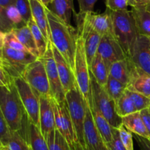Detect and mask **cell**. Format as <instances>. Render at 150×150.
Here are the masks:
<instances>
[{"label":"cell","instance_id":"b9f144b4","mask_svg":"<svg viewBox=\"0 0 150 150\" xmlns=\"http://www.w3.org/2000/svg\"><path fill=\"white\" fill-rule=\"evenodd\" d=\"M105 5L107 9L111 11L127 10V0H105Z\"/></svg>","mask_w":150,"mask_h":150},{"label":"cell","instance_id":"4fadbf2b","mask_svg":"<svg viewBox=\"0 0 150 150\" xmlns=\"http://www.w3.org/2000/svg\"><path fill=\"white\" fill-rule=\"evenodd\" d=\"M83 137L85 146L89 150H108L106 144L94 121L92 110L87 104L83 123Z\"/></svg>","mask_w":150,"mask_h":150},{"label":"cell","instance_id":"91938a15","mask_svg":"<svg viewBox=\"0 0 150 150\" xmlns=\"http://www.w3.org/2000/svg\"><path fill=\"white\" fill-rule=\"evenodd\" d=\"M0 30H1V31H2V30H1V26H0Z\"/></svg>","mask_w":150,"mask_h":150},{"label":"cell","instance_id":"6da1fadb","mask_svg":"<svg viewBox=\"0 0 150 150\" xmlns=\"http://www.w3.org/2000/svg\"><path fill=\"white\" fill-rule=\"evenodd\" d=\"M51 30V41L68 63L74 73L75 56L77 46V29L67 24L47 9Z\"/></svg>","mask_w":150,"mask_h":150},{"label":"cell","instance_id":"7a4b0ae2","mask_svg":"<svg viewBox=\"0 0 150 150\" xmlns=\"http://www.w3.org/2000/svg\"><path fill=\"white\" fill-rule=\"evenodd\" d=\"M0 108L11 132L20 131L28 118L15 83L0 87Z\"/></svg>","mask_w":150,"mask_h":150},{"label":"cell","instance_id":"4dcf8cb0","mask_svg":"<svg viewBox=\"0 0 150 150\" xmlns=\"http://www.w3.org/2000/svg\"><path fill=\"white\" fill-rule=\"evenodd\" d=\"M116 111L121 118L137 112L133 101L128 94L125 91L124 94L115 101Z\"/></svg>","mask_w":150,"mask_h":150},{"label":"cell","instance_id":"d6a6232c","mask_svg":"<svg viewBox=\"0 0 150 150\" xmlns=\"http://www.w3.org/2000/svg\"><path fill=\"white\" fill-rule=\"evenodd\" d=\"M3 147L5 150H32L29 143L18 131L11 132L10 141Z\"/></svg>","mask_w":150,"mask_h":150},{"label":"cell","instance_id":"cb8c5ba5","mask_svg":"<svg viewBox=\"0 0 150 150\" xmlns=\"http://www.w3.org/2000/svg\"><path fill=\"white\" fill-rule=\"evenodd\" d=\"M122 122L123 126L132 133L150 140V135L144 124L139 111L122 117Z\"/></svg>","mask_w":150,"mask_h":150},{"label":"cell","instance_id":"ffe728a7","mask_svg":"<svg viewBox=\"0 0 150 150\" xmlns=\"http://www.w3.org/2000/svg\"><path fill=\"white\" fill-rule=\"evenodd\" d=\"M32 10V19L40 29L44 36L48 41H51V30L46 13V7L38 0H29Z\"/></svg>","mask_w":150,"mask_h":150},{"label":"cell","instance_id":"681fc988","mask_svg":"<svg viewBox=\"0 0 150 150\" xmlns=\"http://www.w3.org/2000/svg\"><path fill=\"white\" fill-rule=\"evenodd\" d=\"M4 36L5 33L0 30V49H3L4 46Z\"/></svg>","mask_w":150,"mask_h":150},{"label":"cell","instance_id":"bcb514c9","mask_svg":"<svg viewBox=\"0 0 150 150\" xmlns=\"http://www.w3.org/2000/svg\"><path fill=\"white\" fill-rule=\"evenodd\" d=\"M140 114L144 124L145 126H146V129H147L150 135V107L141 110Z\"/></svg>","mask_w":150,"mask_h":150},{"label":"cell","instance_id":"9c48e42d","mask_svg":"<svg viewBox=\"0 0 150 150\" xmlns=\"http://www.w3.org/2000/svg\"><path fill=\"white\" fill-rule=\"evenodd\" d=\"M40 59L43 63L45 71H46L50 85V96L51 98L58 102L64 101L65 92L63 89L57 65H56L55 59H54V53H53L52 47H51V41H48L46 51L44 55Z\"/></svg>","mask_w":150,"mask_h":150},{"label":"cell","instance_id":"11a10c76","mask_svg":"<svg viewBox=\"0 0 150 150\" xmlns=\"http://www.w3.org/2000/svg\"><path fill=\"white\" fill-rule=\"evenodd\" d=\"M146 8H147V10H149V13H150V4H148V5H146Z\"/></svg>","mask_w":150,"mask_h":150},{"label":"cell","instance_id":"277c9868","mask_svg":"<svg viewBox=\"0 0 150 150\" xmlns=\"http://www.w3.org/2000/svg\"><path fill=\"white\" fill-rule=\"evenodd\" d=\"M77 46L75 56L74 75L76 77V85L81 93L86 104L90 109L93 105L92 87H91L89 67L86 59L83 40L81 34L77 32Z\"/></svg>","mask_w":150,"mask_h":150},{"label":"cell","instance_id":"7dc6e473","mask_svg":"<svg viewBox=\"0 0 150 150\" xmlns=\"http://www.w3.org/2000/svg\"><path fill=\"white\" fill-rule=\"evenodd\" d=\"M15 3H16V0H0V4L4 8L12 4H15Z\"/></svg>","mask_w":150,"mask_h":150},{"label":"cell","instance_id":"d4e9b609","mask_svg":"<svg viewBox=\"0 0 150 150\" xmlns=\"http://www.w3.org/2000/svg\"><path fill=\"white\" fill-rule=\"evenodd\" d=\"M91 110H92L95 125H96L100 134L102 136L104 142L105 143V144H108V143L112 141V126L110 125L108 120L105 119V116L103 115L100 110L94 102L92 108Z\"/></svg>","mask_w":150,"mask_h":150},{"label":"cell","instance_id":"3957f363","mask_svg":"<svg viewBox=\"0 0 150 150\" xmlns=\"http://www.w3.org/2000/svg\"><path fill=\"white\" fill-rule=\"evenodd\" d=\"M111 17L114 35L122 47L127 57H130L139 35L131 11L127 10L111 11Z\"/></svg>","mask_w":150,"mask_h":150},{"label":"cell","instance_id":"f546056e","mask_svg":"<svg viewBox=\"0 0 150 150\" xmlns=\"http://www.w3.org/2000/svg\"><path fill=\"white\" fill-rule=\"evenodd\" d=\"M27 25L29 29H30L35 43H36L37 47H38V51H39L40 54V58L44 55V54L46 51L47 48H48V41L44 36L43 33L40 30V29L38 27V26L35 23L33 19H32L28 22Z\"/></svg>","mask_w":150,"mask_h":150},{"label":"cell","instance_id":"680465c9","mask_svg":"<svg viewBox=\"0 0 150 150\" xmlns=\"http://www.w3.org/2000/svg\"><path fill=\"white\" fill-rule=\"evenodd\" d=\"M1 146H0V150H1Z\"/></svg>","mask_w":150,"mask_h":150},{"label":"cell","instance_id":"ba28073f","mask_svg":"<svg viewBox=\"0 0 150 150\" xmlns=\"http://www.w3.org/2000/svg\"><path fill=\"white\" fill-rule=\"evenodd\" d=\"M14 83L29 121L40 127L39 95L21 76L15 78Z\"/></svg>","mask_w":150,"mask_h":150},{"label":"cell","instance_id":"836d02e7","mask_svg":"<svg viewBox=\"0 0 150 150\" xmlns=\"http://www.w3.org/2000/svg\"><path fill=\"white\" fill-rule=\"evenodd\" d=\"M125 92L127 93L130 97V99L133 101L136 110L140 112L141 110L146 108L150 107V98L140 93L135 92V91H130L128 89L125 90Z\"/></svg>","mask_w":150,"mask_h":150},{"label":"cell","instance_id":"2e32d148","mask_svg":"<svg viewBox=\"0 0 150 150\" xmlns=\"http://www.w3.org/2000/svg\"><path fill=\"white\" fill-rule=\"evenodd\" d=\"M40 129L44 138L56 129L52 98L49 95H40Z\"/></svg>","mask_w":150,"mask_h":150},{"label":"cell","instance_id":"ab89813d","mask_svg":"<svg viewBox=\"0 0 150 150\" xmlns=\"http://www.w3.org/2000/svg\"><path fill=\"white\" fill-rule=\"evenodd\" d=\"M112 141L106 144L108 150H126L120 138V132L117 128L112 127Z\"/></svg>","mask_w":150,"mask_h":150},{"label":"cell","instance_id":"4316f807","mask_svg":"<svg viewBox=\"0 0 150 150\" xmlns=\"http://www.w3.org/2000/svg\"><path fill=\"white\" fill-rule=\"evenodd\" d=\"M28 143L32 150H49L48 144L39 126L29 121L28 129Z\"/></svg>","mask_w":150,"mask_h":150},{"label":"cell","instance_id":"f6af8a7d","mask_svg":"<svg viewBox=\"0 0 150 150\" xmlns=\"http://www.w3.org/2000/svg\"><path fill=\"white\" fill-rule=\"evenodd\" d=\"M134 138L141 150H150V140L134 134Z\"/></svg>","mask_w":150,"mask_h":150},{"label":"cell","instance_id":"f5cc1de1","mask_svg":"<svg viewBox=\"0 0 150 150\" xmlns=\"http://www.w3.org/2000/svg\"><path fill=\"white\" fill-rule=\"evenodd\" d=\"M127 3H128V5L131 6V7H134L136 6V0H127Z\"/></svg>","mask_w":150,"mask_h":150},{"label":"cell","instance_id":"816d5d0a","mask_svg":"<svg viewBox=\"0 0 150 150\" xmlns=\"http://www.w3.org/2000/svg\"><path fill=\"white\" fill-rule=\"evenodd\" d=\"M38 1H39L40 3H42L45 7H47L48 5H49L50 3L51 2L52 0H38Z\"/></svg>","mask_w":150,"mask_h":150},{"label":"cell","instance_id":"d590c367","mask_svg":"<svg viewBox=\"0 0 150 150\" xmlns=\"http://www.w3.org/2000/svg\"><path fill=\"white\" fill-rule=\"evenodd\" d=\"M11 132L2 111L0 108V143L2 146L7 145L8 141H10Z\"/></svg>","mask_w":150,"mask_h":150},{"label":"cell","instance_id":"c3c4849f","mask_svg":"<svg viewBox=\"0 0 150 150\" xmlns=\"http://www.w3.org/2000/svg\"><path fill=\"white\" fill-rule=\"evenodd\" d=\"M72 148H73V150H89L86 146H82L79 142L76 143Z\"/></svg>","mask_w":150,"mask_h":150},{"label":"cell","instance_id":"7bdbcfd3","mask_svg":"<svg viewBox=\"0 0 150 150\" xmlns=\"http://www.w3.org/2000/svg\"><path fill=\"white\" fill-rule=\"evenodd\" d=\"M77 1L79 3V13H86L93 11L98 0H77Z\"/></svg>","mask_w":150,"mask_h":150},{"label":"cell","instance_id":"db71d44e","mask_svg":"<svg viewBox=\"0 0 150 150\" xmlns=\"http://www.w3.org/2000/svg\"><path fill=\"white\" fill-rule=\"evenodd\" d=\"M2 57H3L2 49H0V59H2Z\"/></svg>","mask_w":150,"mask_h":150},{"label":"cell","instance_id":"94428289","mask_svg":"<svg viewBox=\"0 0 150 150\" xmlns=\"http://www.w3.org/2000/svg\"><path fill=\"white\" fill-rule=\"evenodd\" d=\"M0 146H1V143H0Z\"/></svg>","mask_w":150,"mask_h":150},{"label":"cell","instance_id":"1f68e13d","mask_svg":"<svg viewBox=\"0 0 150 150\" xmlns=\"http://www.w3.org/2000/svg\"><path fill=\"white\" fill-rule=\"evenodd\" d=\"M104 88L108 95L116 101L124 94L125 90L127 89V85L109 75Z\"/></svg>","mask_w":150,"mask_h":150},{"label":"cell","instance_id":"8d00e7d4","mask_svg":"<svg viewBox=\"0 0 150 150\" xmlns=\"http://www.w3.org/2000/svg\"><path fill=\"white\" fill-rule=\"evenodd\" d=\"M15 5L21 15L25 23L27 24L32 19L29 0H16Z\"/></svg>","mask_w":150,"mask_h":150},{"label":"cell","instance_id":"f35d334b","mask_svg":"<svg viewBox=\"0 0 150 150\" xmlns=\"http://www.w3.org/2000/svg\"><path fill=\"white\" fill-rule=\"evenodd\" d=\"M120 132V138L122 142L123 145L125 147L126 150H134L133 148V134L131 132L127 130L123 124L119 128H117Z\"/></svg>","mask_w":150,"mask_h":150},{"label":"cell","instance_id":"60d3db41","mask_svg":"<svg viewBox=\"0 0 150 150\" xmlns=\"http://www.w3.org/2000/svg\"><path fill=\"white\" fill-rule=\"evenodd\" d=\"M0 26L2 32H4V33L10 32L14 29L13 24L7 18L5 8L3 7L1 4H0Z\"/></svg>","mask_w":150,"mask_h":150},{"label":"cell","instance_id":"ac0fdd59","mask_svg":"<svg viewBox=\"0 0 150 150\" xmlns=\"http://www.w3.org/2000/svg\"><path fill=\"white\" fill-rule=\"evenodd\" d=\"M81 14L83 15L88 23L101 36L105 35H114L111 11L110 10L107 9L106 11L103 13H97L92 11Z\"/></svg>","mask_w":150,"mask_h":150},{"label":"cell","instance_id":"52a82bcc","mask_svg":"<svg viewBox=\"0 0 150 150\" xmlns=\"http://www.w3.org/2000/svg\"><path fill=\"white\" fill-rule=\"evenodd\" d=\"M2 66L13 78L23 76L26 66L38 57L29 51L16 50L4 46L2 49Z\"/></svg>","mask_w":150,"mask_h":150},{"label":"cell","instance_id":"603a6c76","mask_svg":"<svg viewBox=\"0 0 150 150\" xmlns=\"http://www.w3.org/2000/svg\"><path fill=\"white\" fill-rule=\"evenodd\" d=\"M47 9L66 24H71V15L75 12L73 0H52Z\"/></svg>","mask_w":150,"mask_h":150},{"label":"cell","instance_id":"7402d4cb","mask_svg":"<svg viewBox=\"0 0 150 150\" xmlns=\"http://www.w3.org/2000/svg\"><path fill=\"white\" fill-rule=\"evenodd\" d=\"M111 63L105 61L103 57L97 53L92 64L89 66V71L93 75L94 78L100 86L105 88L107 80L110 75Z\"/></svg>","mask_w":150,"mask_h":150},{"label":"cell","instance_id":"7c38bea8","mask_svg":"<svg viewBox=\"0 0 150 150\" xmlns=\"http://www.w3.org/2000/svg\"><path fill=\"white\" fill-rule=\"evenodd\" d=\"M75 15L77 23V32L83 38L86 59L89 67L96 55L102 36L88 23L83 15L79 13H75Z\"/></svg>","mask_w":150,"mask_h":150},{"label":"cell","instance_id":"30bf717a","mask_svg":"<svg viewBox=\"0 0 150 150\" xmlns=\"http://www.w3.org/2000/svg\"><path fill=\"white\" fill-rule=\"evenodd\" d=\"M53 107L55 117L56 129L65 138L71 147L79 142L75 132L73 121L70 117L68 106L66 99L58 102L52 98Z\"/></svg>","mask_w":150,"mask_h":150},{"label":"cell","instance_id":"83f0119b","mask_svg":"<svg viewBox=\"0 0 150 150\" xmlns=\"http://www.w3.org/2000/svg\"><path fill=\"white\" fill-rule=\"evenodd\" d=\"M110 76L127 86L130 79V68L127 57L111 63L110 66Z\"/></svg>","mask_w":150,"mask_h":150},{"label":"cell","instance_id":"74e56055","mask_svg":"<svg viewBox=\"0 0 150 150\" xmlns=\"http://www.w3.org/2000/svg\"><path fill=\"white\" fill-rule=\"evenodd\" d=\"M4 46L16 50L23 51H29V50L21 43L13 31L6 32L4 36Z\"/></svg>","mask_w":150,"mask_h":150},{"label":"cell","instance_id":"8992f818","mask_svg":"<svg viewBox=\"0 0 150 150\" xmlns=\"http://www.w3.org/2000/svg\"><path fill=\"white\" fill-rule=\"evenodd\" d=\"M65 99L67 101L78 141L82 146H85L83 123L86 116V101L78 86L66 93Z\"/></svg>","mask_w":150,"mask_h":150},{"label":"cell","instance_id":"44dd1931","mask_svg":"<svg viewBox=\"0 0 150 150\" xmlns=\"http://www.w3.org/2000/svg\"><path fill=\"white\" fill-rule=\"evenodd\" d=\"M130 11L139 35L150 37V13L146 6L131 7Z\"/></svg>","mask_w":150,"mask_h":150},{"label":"cell","instance_id":"e0dca14e","mask_svg":"<svg viewBox=\"0 0 150 150\" xmlns=\"http://www.w3.org/2000/svg\"><path fill=\"white\" fill-rule=\"evenodd\" d=\"M130 79L127 89L140 93L150 98V75L139 69L129 57Z\"/></svg>","mask_w":150,"mask_h":150},{"label":"cell","instance_id":"5b68a950","mask_svg":"<svg viewBox=\"0 0 150 150\" xmlns=\"http://www.w3.org/2000/svg\"><path fill=\"white\" fill-rule=\"evenodd\" d=\"M93 102L99 108L112 127L119 128L122 124V118L116 111L115 101L110 96L103 87L97 82L89 71Z\"/></svg>","mask_w":150,"mask_h":150},{"label":"cell","instance_id":"f1b7e54d","mask_svg":"<svg viewBox=\"0 0 150 150\" xmlns=\"http://www.w3.org/2000/svg\"><path fill=\"white\" fill-rule=\"evenodd\" d=\"M45 140L49 150H73L65 138L57 129L50 132Z\"/></svg>","mask_w":150,"mask_h":150},{"label":"cell","instance_id":"9f6ffc18","mask_svg":"<svg viewBox=\"0 0 150 150\" xmlns=\"http://www.w3.org/2000/svg\"><path fill=\"white\" fill-rule=\"evenodd\" d=\"M0 66H2V59H0Z\"/></svg>","mask_w":150,"mask_h":150},{"label":"cell","instance_id":"ee69618b","mask_svg":"<svg viewBox=\"0 0 150 150\" xmlns=\"http://www.w3.org/2000/svg\"><path fill=\"white\" fill-rule=\"evenodd\" d=\"M14 83V78L12 77L8 72L0 66V87H7Z\"/></svg>","mask_w":150,"mask_h":150},{"label":"cell","instance_id":"f907efd6","mask_svg":"<svg viewBox=\"0 0 150 150\" xmlns=\"http://www.w3.org/2000/svg\"><path fill=\"white\" fill-rule=\"evenodd\" d=\"M150 4V0H136V5L146 6Z\"/></svg>","mask_w":150,"mask_h":150},{"label":"cell","instance_id":"484cf974","mask_svg":"<svg viewBox=\"0 0 150 150\" xmlns=\"http://www.w3.org/2000/svg\"><path fill=\"white\" fill-rule=\"evenodd\" d=\"M12 31L14 32L16 36L21 41V43L29 50V52L40 58V54L36 43H35L32 32L27 24L20 28H14Z\"/></svg>","mask_w":150,"mask_h":150},{"label":"cell","instance_id":"d6986e66","mask_svg":"<svg viewBox=\"0 0 150 150\" xmlns=\"http://www.w3.org/2000/svg\"><path fill=\"white\" fill-rule=\"evenodd\" d=\"M51 47H52L53 53H54V59H55L60 80H61L63 89L66 94L67 91L77 86L76 77H75L73 71L72 70L70 65L68 64L64 57L62 55L61 53L54 46L52 43H51Z\"/></svg>","mask_w":150,"mask_h":150},{"label":"cell","instance_id":"5bb4252c","mask_svg":"<svg viewBox=\"0 0 150 150\" xmlns=\"http://www.w3.org/2000/svg\"><path fill=\"white\" fill-rule=\"evenodd\" d=\"M97 53L111 64L127 58V55L122 47L114 35H105L102 36Z\"/></svg>","mask_w":150,"mask_h":150},{"label":"cell","instance_id":"9a60e30c","mask_svg":"<svg viewBox=\"0 0 150 150\" xmlns=\"http://www.w3.org/2000/svg\"><path fill=\"white\" fill-rule=\"evenodd\" d=\"M129 58L137 67L150 75V37L138 35Z\"/></svg>","mask_w":150,"mask_h":150},{"label":"cell","instance_id":"6f0895ef","mask_svg":"<svg viewBox=\"0 0 150 150\" xmlns=\"http://www.w3.org/2000/svg\"><path fill=\"white\" fill-rule=\"evenodd\" d=\"M1 150H5V149H4V147H3V146H1Z\"/></svg>","mask_w":150,"mask_h":150},{"label":"cell","instance_id":"8fae6325","mask_svg":"<svg viewBox=\"0 0 150 150\" xmlns=\"http://www.w3.org/2000/svg\"><path fill=\"white\" fill-rule=\"evenodd\" d=\"M22 77L40 95L50 96V85L43 63L40 58L26 66Z\"/></svg>","mask_w":150,"mask_h":150},{"label":"cell","instance_id":"e575fe53","mask_svg":"<svg viewBox=\"0 0 150 150\" xmlns=\"http://www.w3.org/2000/svg\"><path fill=\"white\" fill-rule=\"evenodd\" d=\"M5 10L7 18L13 24L14 28H20L24 25L27 24L26 23H25L21 15L20 14L15 4H12V5L6 7Z\"/></svg>","mask_w":150,"mask_h":150}]
</instances>
